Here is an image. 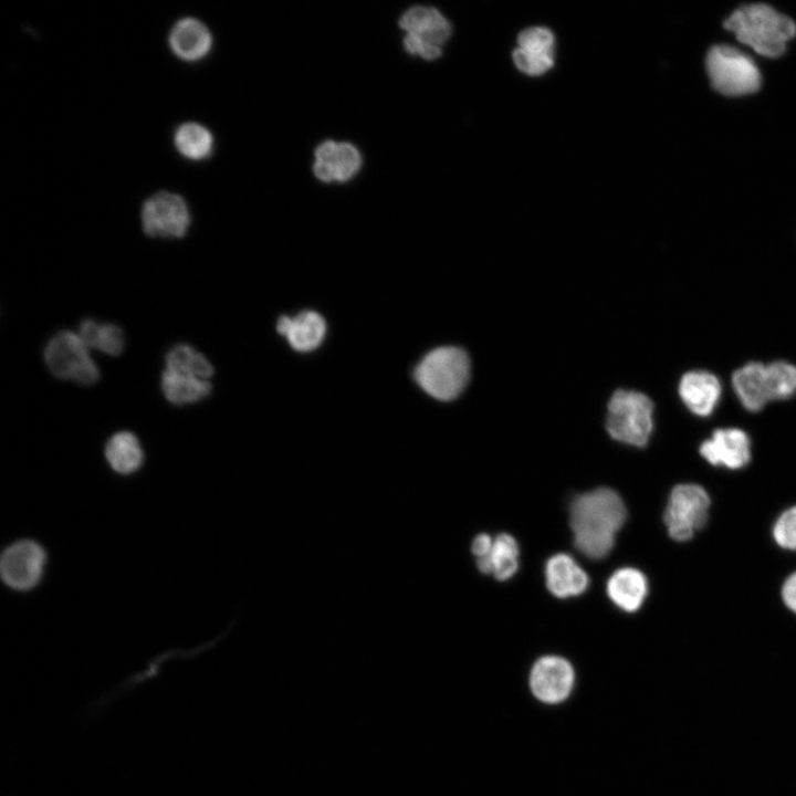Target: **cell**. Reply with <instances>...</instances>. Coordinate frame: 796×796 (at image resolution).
I'll list each match as a JSON object with an SVG mask.
<instances>
[{"instance_id": "obj_1", "label": "cell", "mask_w": 796, "mask_h": 796, "mask_svg": "<svg viewBox=\"0 0 796 796\" xmlns=\"http://www.w3.org/2000/svg\"><path fill=\"white\" fill-rule=\"evenodd\" d=\"M627 510L620 495L598 488L577 495L570 503L569 523L576 548L590 559L605 558L614 547Z\"/></svg>"}, {"instance_id": "obj_2", "label": "cell", "mask_w": 796, "mask_h": 796, "mask_svg": "<svg viewBox=\"0 0 796 796\" xmlns=\"http://www.w3.org/2000/svg\"><path fill=\"white\" fill-rule=\"evenodd\" d=\"M724 28L756 53L778 57L796 35V24L788 17L764 3L745 4L732 12Z\"/></svg>"}, {"instance_id": "obj_3", "label": "cell", "mask_w": 796, "mask_h": 796, "mask_svg": "<svg viewBox=\"0 0 796 796\" xmlns=\"http://www.w3.org/2000/svg\"><path fill=\"white\" fill-rule=\"evenodd\" d=\"M413 377L419 387L431 397L441 401L452 400L468 384V354L454 346L434 348L418 363Z\"/></svg>"}, {"instance_id": "obj_4", "label": "cell", "mask_w": 796, "mask_h": 796, "mask_svg": "<svg viewBox=\"0 0 796 796\" xmlns=\"http://www.w3.org/2000/svg\"><path fill=\"white\" fill-rule=\"evenodd\" d=\"M653 404L637 391L618 390L609 400L606 428L620 442L645 447L653 429Z\"/></svg>"}, {"instance_id": "obj_5", "label": "cell", "mask_w": 796, "mask_h": 796, "mask_svg": "<svg viewBox=\"0 0 796 796\" xmlns=\"http://www.w3.org/2000/svg\"><path fill=\"white\" fill-rule=\"evenodd\" d=\"M705 65L712 87L723 95L752 94L761 86V73L755 62L734 46H712Z\"/></svg>"}, {"instance_id": "obj_6", "label": "cell", "mask_w": 796, "mask_h": 796, "mask_svg": "<svg viewBox=\"0 0 796 796\" xmlns=\"http://www.w3.org/2000/svg\"><path fill=\"white\" fill-rule=\"evenodd\" d=\"M49 370L59 379L73 380L83 386L95 384L100 370L78 334L64 329L56 333L44 348Z\"/></svg>"}, {"instance_id": "obj_7", "label": "cell", "mask_w": 796, "mask_h": 796, "mask_svg": "<svg viewBox=\"0 0 796 796\" xmlns=\"http://www.w3.org/2000/svg\"><path fill=\"white\" fill-rule=\"evenodd\" d=\"M710 498L698 484H680L673 488L664 510V523L670 537L683 542L708 521Z\"/></svg>"}, {"instance_id": "obj_8", "label": "cell", "mask_w": 796, "mask_h": 796, "mask_svg": "<svg viewBox=\"0 0 796 796\" xmlns=\"http://www.w3.org/2000/svg\"><path fill=\"white\" fill-rule=\"evenodd\" d=\"M144 232L150 238H184L190 226V213L182 197L160 191L149 197L142 208Z\"/></svg>"}, {"instance_id": "obj_9", "label": "cell", "mask_w": 796, "mask_h": 796, "mask_svg": "<svg viewBox=\"0 0 796 796\" xmlns=\"http://www.w3.org/2000/svg\"><path fill=\"white\" fill-rule=\"evenodd\" d=\"M44 563L45 554L39 544L28 540L15 542L2 553V579L13 589H30L40 580Z\"/></svg>"}, {"instance_id": "obj_10", "label": "cell", "mask_w": 796, "mask_h": 796, "mask_svg": "<svg viewBox=\"0 0 796 796\" xmlns=\"http://www.w3.org/2000/svg\"><path fill=\"white\" fill-rule=\"evenodd\" d=\"M574 682L572 666L563 658L546 656L541 658L531 672V688L542 701L556 703L565 699Z\"/></svg>"}, {"instance_id": "obj_11", "label": "cell", "mask_w": 796, "mask_h": 796, "mask_svg": "<svg viewBox=\"0 0 796 796\" xmlns=\"http://www.w3.org/2000/svg\"><path fill=\"white\" fill-rule=\"evenodd\" d=\"M700 453L713 465L740 469L751 459V442L741 429H716L712 437L701 444Z\"/></svg>"}, {"instance_id": "obj_12", "label": "cell", "mask_w": 796, "mask_h": 796, "mask_svg": "<svg viewBox=\"0 0 796 796\" xmlns=\"http://www.w3.org/2000/svg\"><path fill=\"white\" fill-rule=\"evenodd\" d=\"M324 317L312 310H306L291 317L283 315L276 323V331L286 337L291 347L307 353L316 349L326 335Z\"/></svg>"}, {"instance_id": "obj_13", "label": "cell", "mask_w": 796, "mask_h": 796, "mask_svg": "<svg viewBox=\"0 0 796 796\" xmlns=\"http://www.w3.org/2000/svg\"><path fill=\"white\" fill-rule=\"evenodd\" d=\"M721 384L709 371L693 370L684 374L679 384V395L685 407L696 416L712 413L721 397Z\"/></svg>"}, {"instance_id": "obj_14", "label": "cell", "mask_w": 796, "mask_h": 796, "mask_svg": "<svg viewBox=\"0 0 796 796\" xmlns=\"http://www.w3.org/2000/svg\"><path fill=\"white\" fill-rule=\"evenodd\" d=\"M315 155L314 172L323 181H344L350 178L360 165L359 153L350 144L325 142Z\"/></svg>"}, {"instance_id": "obj_15", "label": "cell", "mask_w": 796, "mask_h": 796, "mask_svg": "<svg viewBox=\"0 0 796 796\" xmlns=\"http://www.w3.org/2000/svg\"><path fill=\"white\" fill-rule=\"evenodd\" d=\"M545 578L548 590L558 598L578 596L589 584L587 574L567 554H556L547 561Z\"/></svg>"}, {"instance_id": "obj_16", "label": "cell", "mask_w": 796, "mask_h": 796, "mask_svg": "<svg viewBox=\"0 0 796 796\" xmlns=\"http://www.w3.org/2000/svg\"><path fill=\"white\" fill-rule=\"evenodd\" d=\"M169 45L179 59L195 62L209 53L212 39L208 28L200 20L184 18L172 27Z\"/></svg>"}, {"instance_id": "obj_17", "label": "cell", "mask_w": 796, "mask_h": 796, "mask_svg": "<svg viewBox=\"0 0 796 796\" xmlns=\"http://www.w3.org/2000/svg\"><path fill=\"white\" fill-rule=\"evenodd\" d=\"M648 593L645 575L632 567L617 569L607 582V594L620 609L632 612L643 604Z\"/></svg>"}, {"instance_id": "obj_18", "label": "cell", "mask_w": 796, "mask_h": 796, "mask_svg": "<svg viewBox=\"0 0 796 796\" xmlns=\"http://www.w3.org/2000/svg\"><path fill=\"white\" fill-rule=\"evenodd\" d=\"M765 366L753 362L733 373L734 391L743 407L750 411H760L769 401Z\"/></svg>"}, {"instance_id": "obj_19", "label": "cell", "mask_w": 796, "mask_h": 796, "mask_svg": "<svg viewBox=\"0 0 796 796\" xmlns=\"http://www.w3.org/2000/svg\"><path fill=\"white\" fill-rule=\"evenodd\" d=\"M399 23L408 34L418 38L423 43L438 46L449 38L451 32L447 20L431 8H412L402 15Z\"/></svg>"}, {"instance_id": "obj_20", "label": "cell", "mask_w": 796, "mask_h": 796, "mask_svg": "<svg viewBox=\"0 0 796 796\" xmlns=\"http://www.w3.org/2000/svg\"><path fill=\"white\" fill-rule=\"evenodd\" d=\"M519 545L509 534H499L493 540L489 554L476 559L480 572L493 575L498 580L511 578L519 568Z\"/></svg>"}, {"instance_id": "obj_21", "label": "cell", "mask_w": 796, "mask_h": 796, "mask_svg": "<svg viewBox=\"0 0 796 796\" xmlns=\"http://www.w3.org/2000/svg\"><path fill=\"white\" fill-rule=\"evenodd\" d=\"M161 390L169 402L181 406L207 398L211 394L212 385L206 379L165 369L161 376Z\"/></svg>"}, {"instance_id": "obj_22", "label": "cell", "mask_w": 796, "mask_h": 796, "mask_svg": "<svg viewBox=\"0 0 796 796\" xmlns=\"http://www.w3.org/2000/svg\"><path fill=\"white\" fill-rule=\"evenodd\" d=\"M105 457L113 470L129 474L142 465L143 450L134 433L121 431L108 439Z\"/></svg>"}, {"instance_id": "obj_23", "label": "cell", "mask_w": 796, "mask_h": 796, "mask_svg": "<svg viewBox=\"0 0 796 796\" xmlns=\"http://www.w3.org/2000/svg\"><path fill=\"white\" fill-rule=\"evenodd\" d=\"M78 335L90 348L109 355H119L125 346L123 329L109 323H97L94 320H84L78 327Z\"/></svg>"}, {"instance_id": "obj_24", "label": "cell", "mask_w": 796, "mask_h": 796, "mask_svg": "<svg viewBox=\"0 0 796 796\" xmlns=\"http://www.w3.org/2000/svg\"><path fill=\"white\" fill-rule=\"evenodd\" d=\"M166 370L209 380L213 367L207 357L187 344H178L166 355Z\"/></svg>"}, {"instance_id": "obj_25", "label": "cell", "mask_w": 796, "mask_h": 796, "mask_svg": "<svg viewBox=\"0 0 796 796\" xmlns=\"http://www.w3.org/2000/svg\"><path fill=\"white\" fill-rule=\"evenodd\" d=\"M174 142L177 150L191 160H203L212 153V135L198 123L180 125L175 133Z\"/></svg>"}, {"instance_id": "obj_26", "label": "cell", "mask_w": 796, "mask_h": 796, "mask_svg": "<svg viewBox=\"0 0 796 796\" xmlns=\"http://www.w3.org/2000/svg\"><path fill=\"white\" fill-rule=\"evenodd\" d=\"M768 398L782 400L796 392V366L787 362H774L765 366Z\"/></svg>"}, {"instance_id": "obj_27", "label": "cell", "mask_w": 796, "mask_h": 796, "mask_svg": "<svg viewBox=\"0 0 796 796\" xmlns=\"http://www.w3.org/2000/svg\"><path fill=\"white\" fill-rule=\"evenodd\" d=\"M513 59L516 66L530 75L543 74L553 65L552 54L531 52L521 48L514 51Z\"/></svg>"}, {"instance_id": "obj_28", "label": "cell", "mask_w": 796, "mask_h": 796, "mask_svg": "<svg viewBox=\"0 0 796 796\" xmlns=\"http://www.w3.org/2000/svg\"><path fill=\"white\" fill-rule=\"evenodd\" d=\"M775 542L783 548L796 549V506L786 510L773 527Z\"/></svg>"}, {"instance_id": "obj_29", "label": "cell", "mask_w": 796, "mask_h": 796, "mask_svg": "<svg viewBox=\"0 0 796 796\" xmlns=\"http://www.w3.org/2000/svg\"><path fill=\"white\" fill-rule=\"evenodd\" d=\"M553 34L544 28H530L519 35L520 48L536 53L552 54Z\"/></svg>"}, {"instance_id": "obj_30", "label": "cell", "mask_w": 796, "mask_h": 796, "mask_svg": "<svg viewBox=\"0 0 796 796\" xmlns=\"http://www.w3.org/2000/svg\"><path fill=\"white\" fill-rule=\"evenodd\" d=\"M405 46L408 52L420 54L423 59L433 60L438 57L441 50L438 45L423 43L418 38L407 34L405 38Z\"/></svg>"}, {"instance_id": "obj_31", "label": "cell", "mask_w": 796, "mask_h": 796, "mask_svg": "<svg viewBox=\"0 0 796 796\" xmlns=\"http://www.w3.org/2000/svg\"><path fill=\"white\" fill-rule=\"evenodd\" d=\"M782 596L786 606L796 612V573L792 574L784 583Z\"/></svg>"}, {"instance_id": "obj_32", "label": "cell", "mask_w": 796, "mask_h": 796, "mask_svg": "<svg viewBox=\"0 0 796 796\" xmlns=\"http://www.w3.org/2000/svg\"><path fill=\"white\" fill-rule=\"evenodd\" d=\"M493 545V540L488 534L478 535L472 542V553L478 558L486 556Z\"/></svg>"}]
</instances>
